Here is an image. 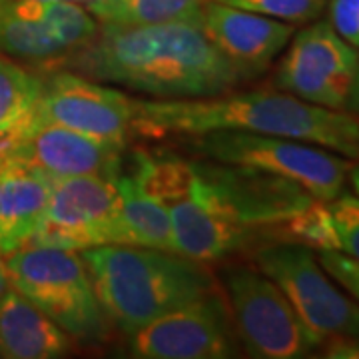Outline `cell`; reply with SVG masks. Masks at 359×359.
Instances as JSON below:
<instances>
[{
  "instance_id": "obj_18",
  "label": "cell",
  "mask_w": 359,
  "mask_h": 359,
  "mask_svg": "<svg viewBox=\"0 0 359 359\" xmlns=\"http://www.w3.org/2000/svg\"><path fill=\"white\" fill-rule=\"evenodd\" d=\"M13 11L22 18L39 20L50 30V34L65 46L68 54L84 48L96 39L100 26L94 20V16L78 6V2L66 0H14L8 2Z\"/></svg>"
},
{
  "instance_id": "obj_13",
  "label": "cell",
  "mask_w": 359,
  "mask_h": 359,
  "mask_svg": "<svg viewBox=\"0 0 359 359\" xmlns=\"http://www.w3.org/2000/svg\"><path fill=\"white\" fill-rule=\"evenodd\" d=\"M202 28L245 80L262 76L295 32L290 22L216 0H208L202 8Z\"/></svg>"
},
{
  "instance_id": "obj_15",
  "label": "cell",
  "mask_w": 359,
  "mask_h": 359,
  "mask_svg": "<svg viewBox=\"0 0 359 359\" xmlns=\"http://www.w3.org/2000/svg\"><path fill=\"white\" fill-rule=\"evenodd\" d=\"M276 233L316 252H339L359 262V196L339 194L334 200L311 204L278 224Z\"/></svg>"
},
{
  "instance_id": "obj_3",
  "label": "cell",
  "mask_w": 359,
  "mask_h": 359,
  "mask_svg": "<svg viewBox=\"0 0 359 359\" xmlns=\"http://www.w3.org/2000/svg\"><path fill=\"white\" fill-rule=\"evenodd\" d=\"M80 256L106 316L128 335L218 290L204 262L170 250L108 244Z\"/></svg>"
},
{
  "instance_id": "obj_5",
  "label": "cell",
  "mask_w": 359,
  "mask_h": 359,
  "mask_svg": "<svg viewBox=\"0 0 359 359\" xmlns=\"http://www.w3.org/2000/svg\"><path fill=\"white\" fill-rule=\"evenodd\" d=\"M188 148L205 160L257 168L292 180L320 202L334 200L344 192L351 168L349 158L318 144L236 130L188 136Z\"/></svg>"
},
{
  "instance_id": "obj_29",
  "label": "cell",
  "mask_w": 359,
  "mask_h": 359,
  "mask_svg": "<svg viewBox=\"0 0 359 359\" xmlns=\"http://www.w3.org/2000/svg\"><path fill=\"white\" fill-rule=\"evenodd\" d=\"M8 285V280H6V268H4V259H2V254H0V294L6 290Z\"/></svg>"
},
{
  "instance_id": "obj_12",
  "label": "cell",
  "mask_w": 359,
  "mask_h": 359,
  "mask_svg": "<svg viewBox=\"0 0 359 359\" xmlns=\"http://www.w3.org/2000/svg\"><path fill=\"white\" fill-rule=\"evenodd\" d=\"M124 148L126 146L116 142L98 140L32 118L8 156L39 168L52 180L88 174L114 178L124 162Z\"/></svg>"
},
{
  "instance_id": "obj_28",
  "label": "cell",
  "mask_w": 359,
  "mask_h": 359,
  "mask_svg": "<svg viewBox=\"0 0 359 359\" xmlns=\"http://www.w3.org/2000/svg\"><path fill=\"white\" fill-rule=\"evenodd\" d=\"M347 180L351 182L353 192L359 196V162L358 164H351V168H349V174H347Z\"/></svg>"
},
{
  "instance_id": "obj_26",
  "label": "cell",
  "mask_w": 359,
  "mask_h": 359,
  "mask_svg": "<svg viewBox=\"0 0 359 359\" xmlns=\"http://www.w3.org/2000/svg\"><path fill=\"white\" fill-rule=\"evenodd\" d=\"M346 110L347 114H351L353 118L359 120V62L358 68H355V74H353V80H351V86H349V94H347L346 100Z\"/></svg>"
},
{
  "instance_id": "obj_22",
  "label": "cell",
  "mask_w": 359,
  "mask_h": 359,
  "mask_svg": "<svg viewBox=\"0 0 359 359\" xmlns=\"http://www.w3.org/2000/svg\"><path fill=\"white\" fill-rule=\"evenodd\" d=\"M242 11L264 14L290 25H306L318 20L330 0H216Z\"/></svg>"
},
{
  "instance_id": "obj_31",
  "label": "cell",
  "mask_w": 359,
  "mask_h": 359,
  "mask_svg": "<svg viewBox=\"0 0 359 359\" xmlns=\"http://www.w3.org/2000/svg\"><path fill=\"white\" fill-rule=\"evenodd\" d=\"M2 2H4V0H0V4H2Z\"/></svg>"
},
{
  "instance_id": "obj_14",
  "label": "cell",
  "mask_w": 359,
  "mask_h": 359,
  "mask_svg": "<svg viewBox=\"0 0 359 359\" xmlns=\"http://www.w3.org/2000/svg\"><path fill=\"white\" fill-rule=\"evenodd\" d=\"M54 180L39 168L0 160V254H13L34 236L46 214Z\"/></svg>"
},
{
  "instance_id": "obj_10",
  "label": "cell",
  "mask_w": 359,
  "mask_h": 359,
  "mask_svg": "<svg viewBox=\"0 0 359 359\" xmlns=\"http://www.w3.org/2000/svg\"><path fill=\"white\" fill-rule=\"evenodd\" d=\"M359 50L341 39L330 22H313L294 32L280 60L273 86L330 110L346 108Z\"/></svg>"
},
{
  "instance_id": "obj_7",
  "label": "cell",
  "mask_w": 359,
  "mask_h": 359,
  "mask_svg": "<svg viewBox=\"0 0 359 359\" xmlns=\"http://www.w3.org/2000/svg\"><path fill=\"white\" fill-rule=\"evenodd\" d=\"M252 262L282 290L321 344L359 339V304L339 290L311 248L285 240L266 242L252 250Z\"/></svg>"
},
{
  "instance_id": "obj_6",
  "label": "cell",
  "mask_w": 359,
  "mask_h": 359,
  "mask_svg": "<svg viewBox=\"0 0 359 359\" xmlns=\"http://www.w3.org/2000/svg\"><path fill=\"white\" fill-rule=\"evenodd\" d=\"M218 278L238 339L250 358H308L323 346L299 320L282 290L256 266L228 264L219 269Z\"/></svg>"
},
{
  "instance_id": "obj_2",
  "label": "cell",
  "mask_w": 359,
  "mask_h": 359,
  "mask_svg": "<svg viewBox=\"0 0 359 359\" xmlns=\"http://www.w3.org/2000/svg\"><path fill=\"white\" fill-rule=\"evenodd\" d=\"M236 130L318 144L359 160V120L346 110L309 104L280 88L226 92L208 98H134V134L144 138L198 136Z\"/></svg>"
},
{
  "instance_id": "obj_21",
  "label": "cell",
  "mask_w": 359,
  "mask_h": 359,
  "mask_svg": "<svg viewBox=\"0 0 359 359\" xmlns=\"http://www.w3.org/2000/svg\"><path fill=\"white\" fill-rule=\"evenodd\" d=\"M42 90V78L0 56V136L30 126Z\"/></svg>"
},
{
  "instance_id": "obj_27",
  "label": "cell",
  "mask_w": 359,
  "mask_h": 359,
  "mask_svg": "<svg viewBox=\"0 0 359 359\" xmlns=\"http://www.w3.org/2000/svg\"><path fill=\"white\" fill-rule=\"evenodd\" d=\"M22 134H25V130H18V132H11V134H2L0 136V160L4 156H8V152L16 146V142L20 140Z\"/></svg>"
},
{
  "instance_id": "obj_8",
  "label": "cell",
  "mask_w": 359,
  "mask_h": 359,
  "mask_svg": "<svg viewBox=\"0 0 359 359\" xmlns=\"http://www.w3.org/2000/svg\"><path fill=\"white\" fill-rule=\"evenodd\" d=\"M108 244H124L120 190L114 178L88 174L54 180L46 214L22 248L82 252Z\"/></svg>"
},
{
  "instance_id": "obj_16",
  "label": "cell",
  "mask_w": 359,
  "mask_h": 359,
  "mask_svg": "<svg viewBox=\"0 0 359 359\" xmlns=\"http://www.w3.org/2000/svg\"><path fill=\"white\" fill-rule=\"evenodd\" d=\"M72 349V337L32 302L6 287L0 294V358L56 359Z\"/></svg>"
},
{
  "instance_id": "obj_11",
  "label": "cell",
  "mask_w": 359,
  "mask_h": 359,
  "mask_svg": "<svg viewBox=\"0 0 359 359\" xmlns=\"http://www.w3.org/2000/svg\"><path fill=\"white\" fill-rule=\"evenodd\" d=\"M34 120L126 146L134 134V98L65 68L42 80Z\"/></svg>"
},
{
  "instance_id": "obj_20",
  "label": "cell",
  "mask_w": 359,
  "mask_h": 359,
  "mask_svg": "<svg viewBox=\"0 0 359 359\" xmlns=\"http://www.w3.org/2000/svg\"><path fill=\"white\" fill-rule=\"evenodd\" d=\"M0 52L28 62L58 66L68 50L39 20H28L14 13L8 2L0 4Z\"/></svg>"
},
{
  "instance_id": "obj_25",
  "label": "cell",
  "mask_w": 359,
  "mask_h": 359,
  "mask_svg": "<svg viewBox=\"0 0 359 359\" xmlns=\"http://www.w3.org/2000/svg\"><path fill=\"white\" fill-rule=\"evenodd\" d=\"M323 355L334 359H359V339H330Z\"/></svg>"
},
{
  "instance_id": "obj_23",
  "label": "cell",
  "mask_w": 359,
  "mask_h": 359,
  "mask_svg": "<svg viewBox=\"0 0 359 359\" xmlns=\"http://www.w3.org/2000/svg\"><path fill=\"white\" fill-rule=\"evenodd\" d=\"M321 268L359 304V262L339 252H318Z\"/></svg>"
},
{
  "instance_id": "obj_24",
  "label": "cell",
  "mask_w": 359,
  "mask_h": 359,
  "mask_svg": "<svg viewBox=\"0 0 359 359\" xmlns=\"http://www.w3.org/2000/svg\"><path fill=\"white\" fill-rule=\"evenodd\" d=\"M330 25L359 50V0H330Z\"/></svg>"
},
{
  "instance_id": "obj_4",
  "label": "cell",
  "mask_w": 359,
  "mask_h": 359,
  "mask_svg": "<svg viewBox=\"0 0 359 359\" xmlns=\"http://www.w3.org/2000/svg\"><path fill=\"white\" fill-rule=\"evenodd\" d=\"M8 285L60 325L72 339L100 344L112 321L98 302L88 268L72 250L28 245L4 259Z\"/></svg>"
},
{
  "instance_id": "obj_19",
  "label": "cell",
  "mask_w": 359,
  "mask_h": 359,
  "mask_svg": "<svg viewBox=\"0 0 359 359\" xmlns=\"http://www.w3.org/2000/svg\"><path fill=\"white\" fill-rule=\"evenodd\" d=\"M208 0H96L86 4L100 25H160L198 20Z\"/></svg>"
},
{
  "instance_id": "obj_30",
  "label": "cell",
  "mask_w": 359,
  "mask_h": 359,
  "mask_svg": "<svg viewBox=\"0 0 359 359\" xmlns=\"http://www.w3.org/2000/svg\"><path fill=\"white\" fill-rule=\"evenodd\" d=\"M66 2H78V4L84 2V4H90V2H96V0H66Z\"/></svg>"
},
{
  "instance_id": "obj_1",
  "label": "cell",
  "mask_w": 359,
  "mask_h": 359,
  "mask_svg": "<svg viewBox=\"0 0 359 359\" xmlns=\"http://www.w3.org/2000/svg\"><path fill=\"white\" fill-rule=\"evenodd\" d=\"M156 100L208 98L236 90L245 78L216 48L198 20L100 25L96 39L56 68Z\"/></svg>"
},
{
  "instance_id": "obj_9",
  "label": "cell",
  "mask_w": 359,
  "mask_h": 359,
  "mask_svg": "<svg viewBox=\"0 0 359 359\" xmlns=\"http://www.w3.org/2000/svg\"><path fill=\"white\" fill-rule=\"evenodd\" d=\"M240 351L230 306L219 287L130 334V353L142 359H226Z\"/></svg>"
},
{
  "instance_id": "obj_17",
  "label": "cell",
  "mask_w": 359,
  "mask_h": 359,
  "mask_svg": "<svg viewBox=\"0 0 359 359\" xmlns=\"http://www.w3.org/2000/svg\"><path fill=\"white\" fill-rule=\"evenodd\" d=\"M114 180L122 198L124 244L174 252L170 212L166 204L146 188L136 166L130 162L126 170L122 162Z\"/></svg>"
}]
</instances>
